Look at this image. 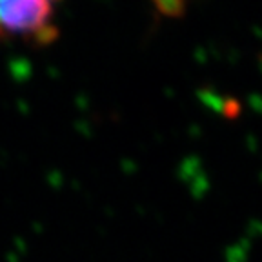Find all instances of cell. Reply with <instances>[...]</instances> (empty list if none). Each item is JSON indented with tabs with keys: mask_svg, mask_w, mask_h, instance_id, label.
<instances>
[{
	"mask_svg": "<svg viewBox=\"0 0 262 262\" xmlns=\"http://www.w3.org/2000/svg\"><path fill=\"white\" fill-rule=\"evenodd\" d=\"M57 0H0V35L46 38Z\"/></svg>",
	"mask_w": 262,
	"mask_h": 262,
	"instance_id": "cell-1",
	"label": "cell"
}]
</instances>
